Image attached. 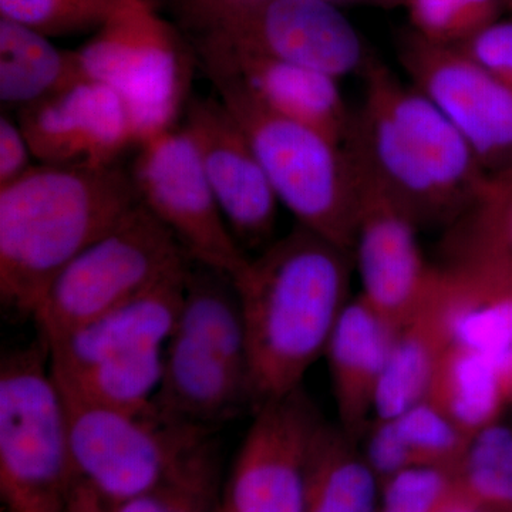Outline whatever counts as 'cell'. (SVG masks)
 I'll return each instance as SVG.
<instances>
[{
	"mask_svg": "<svg viewBox=\"0 0 512 512\" xmlns=\"http://www.w3.org/2000/svg\"><path fill=\"white\" fill-rule=\"evenodd\" d=\"M349 251L298 225L235 279L254 410L302 387L348 305Z\"/></svg>",
	"mask_w": 512,
	"mask_h": 512,
	"instance_id": "cell-1",
	"label": "cell"
},
{
	"mask_svg": "<svg viewBox=\"0 0 512 512\" xmlns=\"http://www.w3.org/2000/svg\"><path fill=\"white\" fill-rule=\"evenodd\" d=\"M140 204L130 170L35 165L0 188V299L32 318L53 279Z\"/></svg>",
	"mask_w": 512,
	"mask_h": 512,
	"instance_id": "cell-2",
	"label": "cell"
},
{
	"mask_svg": "<svg viewBox=\"0 0 512 512\" xmlns=\"http://www.w3.org/2000/svg\"><path fill=\"white\" fill-rule=\"evenodd\" d=\"M202 67L244 131L279 204L301 227L352 252L357 180L346 144L268 109L224 70Z\"/></svg>",
	"mask_w": 512,
	"mask_h": 512,
	"instance_id": "cell-3",
	"label": "cell"
},
{
	"mask_svg": "<svg viewBox=\"0 0 512 512\" xmlns=\"http://www.w3.org/2000/svg\"><path fill=\"white\" fill-rule=\"evenodd\" d=\"M79 480L66 403L39 336L0 362V488L8 511L62 512Z\"/></svg>",
	"mask_w": 512,
	"mask_h": 512,
	"instance_id": "cell-4",
	"label": "cell"
},
{
	"mask_svg": "<svg viewBox=\"0 0 512 512\" xmlns=\"http://www.w3.org/2000/svg\"><path fill=\"white\" fill-rule=\"evenodd\" d=\"M74 57L82 79L110 87L124 101L137 147L177 127L190 101L191 63L147 0H116Z\"/></svg>",
	"mask_w": 512,
	"mask_h": 512,
	"instance_id": "cell-5",
	"label": "cell"
},
{
	"mask_svg": "<svg viewBox=\"0 0 512 512\" xmlns=\"http://www.w3.org/2000/svg\"><path fill=\"white\" fill-rule=\"evenodd\" d=\"M191 261L173 232L138 204L59 272L33 312L47 343L158 284Z\"/></svg>",
	"mask_w": 512,
	"mask_h": 512,
	"instance_id": "cell-6",
	"label": "cell"
},
{
	"mask_svg": "<svg viewBox=\"0 0 512 512\" xmlns=\"http://www.w3.org/2000/svg\"><path fill=\"white\" fill-rule=\"evenodd\" d=\"M63 399L77 476L113 505L156 487L215 433L165 416L154 404L131 413Z\"/></svg>",
	"mask_w": 512,
	"mask_h": 512,
	"instance_id": "cell-7",
	"label": "cell"
},
{
	"mask_svg": "<svg viewBox=\"0 0 512 512\" xmlns=\"http://www.w3.org/2000/svg\"><path fill=\"white\" fill-rule=\"evenodd\" d=\"M205 39L340 79L369 57L350 20L329 0H197Z\"/></svg>",
	"mask_w": 512,
	"mask_h": 512,
	"instance_id": "cell-8",
	"label": "cell"
},
{
	"mask_svg": "<svg viewBox=\"0 0 512 512\" xmlns=\"http://www.w3.org/2000/svg\"><path fill=\"white\" fill-rule=\"evenodd\" d=\"M130 174L141 204L198 264L238 278L249 256L232 235L194 141L175 127L138 146Z\"/></svg>",
	"mask_w": 512,
	"mask_h": 512,
	"instance_id": "cell-9",
	"label": "cell"
},
{
	"mask_svg": "<svg viewBox=\"0 0 512 512\" xmlns=\"http://www.w3.org/2000/svg\"><path fill=\"white\" fill-rule=\"evenodd\" d=\"M323 423L302 387L262 403L232 470L228 512H305L309 461Z\"/></svg>",
	"mask_w": 512,
	"mask_h": 512,
	"instance_id": "cell-10",
	"label": "cell"
},
{
	"mask_svg": "<svg viewBox=\"0 0 512 512\" xmlns=\"http://www.w3.org/2000/svg\"><path fill=\"white\" fill-rule=\"evenodd\" d=\"M410 84L460 131L488 175L512 165V90L456 46L414 32L399 47Z\"/></svg>",
	"mask_w": 512,
	"mask_h": 512,
	"instance_id": "cell-11",
	"label": "cell"
},
{
	"mask_svg": "<svg viewBox=\"0 0 512 512\" xmlns=\"http://www.w3.org/2000/svg\"><path fill=\"white\" fill-rule=\"evenodd\" d=\"M353 165L357 220L352 254L362 279L360 296L393 328L399 329L426 298L436 266L424 259L417 241L416 222L372 178Z\"/></svg>",
	"mask_w": 512,
	"mask_h": 512,
	"instance_id": "cell-12",
	"label": "cell"
},
{
	"mask_svg": "<svg viewBox=\"0 0 512 512\" xmlns=\"http://www.w3.org/2000/svg\"><path fill=\"white\" fill-rule=\"evenodd\" d=\"M194 141L212 192L245 252L271 244L279 201L244 131L215 97L188 101L181 126Z\"/></svg>",
	"mask_w": 512,
	"mask_h": 512,
	"instance_id": "cell-13",
	"label": "cell"
},
{
	"mask_svg": "<svg viewBox=\"0 0 512 512\" xmlns=\"http://www.w3.org/2000/svg\"><path fill=\"white\" fill-rule=\"evenodd\" d=\"M39 164L110 167L131 147L136 131L126 104L104 84L79 79L19 110L16 119Z\"/></svg>",
	"mask_w": 512,
	"mask_h": 512,
	"instance_id": "cell-14",
	"label": "cell"
},
{
	"mask_svg": "<svg viewBox=\"0 0 512 512\" xmlns=\"http://www.w3.org/2000/svg\"><path fill=\"white\" fill-rule=\"evenodd\" d=\"M366 92L373 94L399 126L430 175L453 222L473 204L488 174L473 148L447 117L413 84L403 83L382 63L369 60Z\"/></svg>",
	"mask_w": 512,
	"mask_h": 512,
	"instance_id": "cell-15",
	"label": "cell"
},
{
	"mask_svg": "<svg viewBox=\"0 0 512 512\" xmlns=\"http://www.w3.org/2000/svg\"><path fill=\"white\" fill-rule=\"evenodd\" d=\"M200 56L202 66L231 74L268 109L308 124L339 143L348 141L353 120L336 77L205 37Z\"/></svg>",
	"mask_w": 512,
	"mask_h": 512,
	"instance_id": "cell-16",
	"label": "cell"
},
{
	"mask_svg": "<svg viewBox=\"0 0 512 512\" xmlns=\"http://www.w3.org/2000/svg\"><path fill=\"white\" fill-rule=\"evenodd\" d=\"M191 261L130 301L63 338L46 342L50 370L76 372L116 357L163 349L177 325Z\"/></svg>",
	"mask_w": 512,
	"mask_h": 512,
	"instance_id": "cell-17",
	"label": "cell"
},
{
	"mask_svg": "<svg viewBox=\"0 0 512 512\" xmlns=\"http://www.w3.org/2000/svg\"><path fill=\"white\" fill-rule=\"evenodd\" d=\"M154 407L173 419L217 430L252 407L247 373L217 353L181 336L165 343Z\"/></svg>",
	"mask_w": 512,
	"mask_h": 512,
	"instance_id": "cell-18",
	"label": "cell"
},
{
	"mask_svg": "<svg viewBox=\"0 0 512 512\" xmlns=\"http://www.w3.org/2000/svg\"><path fill=\"white\" fill-rule=\"evenodd\" d=\"M396 332L359 295L348 302L330 336L325 356L339 427L353 440L375 414L377 390Z\"/></svg>",
	"mask_w": 512,
	"mask_h": 512,
	"instance_id": "cell-19",
	"label": "cell"
},
{
	"mask_svg": "<svg viewBox=\"0 0 512 512\" xmlns=\"http://www.w3.org/2000/svg\"><path fill=\"white\" fill-rule=\"evenodd\" d=\"M451 343L497 356L512 349V278L480 266H436Z\"/></svg>",
	"mask_w": 512,
	"mask_h": 512,
	"instance_id": "cell-20",
	"label": "cell"
},
{
	"mask_svg": "<svg viewBox=\"0 0 512 512\" xmlns=\"http://www.w3.org/2000/svg\"><path fill=\"white\" fill-rule=\"evenodd\" d=\"M451 345L436 292V271L426 298L397 329L377 390L375 416L390 420L424 402L441 356Z\"/></svg>",
	"mask_w": 512,
	"mask_h": 512,
	"instance_id": "cell-21",
	"label": "cell"
},
{
	"mask_svg": "<svg viewBox=\"0 0 512 512\" xmlns=\"http://www.w3.org/2000/svg\"><path fill=\"white\" fill-rule=\"evenodd\" d=\"M173 335L217 353L248 376L244 311L228 272L191 261Z\"/></svg>",
	"mask_w": 512,
	"mask_h": 512,
	"instance_id": "cell-22",
	"label": "cell"
},
{
	"mask_svg": "<svg viewBox=\"0 0 512 512\" xmlns=\"http://www.w3.org/2000/svg\"><path fill=\"white\" fill-rule=\"evenodd\" d=\"M82 79L74 52L57 49L49 36L0 18V101L26 109Z\"/></svg>",
	"mask_w": 512,
	"mask_h": 512,
	"instance_id": "cell-23",
	"label": "cell"
},
{
	"mask_svg": "<svg viewBox=\"0 0 512 512\" xmlns=\"http://www.w3.org/2000/svg\"><path fill=\"white\" fill-rule=\"evenodd\" d=\"M424 400L471 437L497 423L507 403L494 357L456 343L441 356Z\"/></svg>",
	"mask_w": 512,
	"mask_h": 512,
	"instance_id": "cell-24",
	"label": "cell"
},
{
	"mask_svg": "<svg viewBox=\"0 0 512 512\" xmlns=\"http://www.w3.org/2000/svg\"><path fill=\"white\" fill-rule=\"evenodd\" d=\"M340 427L323 423L313 443L305 512H375L376 481Z\"/></svg>",
	"mask_w": 512,
	"mask_h": 512,
	"instance_id": "cell-25",
	"label": "cell"
},
{
	"mask_svg": "<svg viewBox=\"0 0 512 512\" xmlns=\"http://www.w3.org/2000/svg\"><path fill=\"white\" fill-rule=\"evenodd\" d=\"M447 251L456 261L512 278V165L488 175L476 200L451 227Z\"/></svg>",
	"mask_w": 512,
	"mask_h": 512,
	"instance_id": "cell-26",
	"label": "cell"
},
{
	"mask_svg": "<svg viewBox=\"0 0 512 512\" xmlns=\"http://www.w3.org/2000/svg\"><path fill=\"white\" fill-rule=\"evenodd\" d=\"M163 353L164 348L147 350L76 372L52 375L66 399L141 413L153 406L163 373Z\"/></svg>",
	"mask_w": 512,
	"mask_h": 512,
	"instance_id": "cell-27",
	"label": "cell"
},
{
	"mask_svg": "<svg viewBox=\"0 0 512 512\" xmlns=\"http://www.w3.org/2000/svg\"><path fill=\"white\" fill-rule=\"evenodd\" d=\"M221 451L214 436L205 440L147 493L113 505L114 512H217Z\"/></svg>",
	"mask_w": 512,
	"mask_h": 512,
	"instance_id": "cell-28",
	"label": "cell"
},
{
	"mask_svg": "<svg viewBox=\"0 0 512 512\" xmlns=\"http://www.w3.org/2000/svg\"><path fill=\"white\" fill-rule=\"evenodd\" d=\"M456 477L471 504L512 512V427L497 421L473 436Z\"/></svg>",
	"mask_w": 512,
	"mask_h": 512,
	"instance_id": "cell-29",
	"label": "cell"
},
{
	"mask_svg": "<svg viewBox=\"0 0 512 512\" xmlns=\"http://www.w3.org/2000/svg\"><path fill=\"white\" fill-rule=\"evenodd\" d=\"M390 421L413 467H439L456 473L473 439L426 400Z\"/></svg>",
	"mask_w": 512,
	"mask_h": 512,
	"instance_id": "cell-30",
	"label": "cell"
},
{
	"mask_svg": "<svg viewBox=\"0 0 512 512\" xmlns=\"http://www.w3.org/2000/svg\"><path fill=\"white\" fill-rule=\"evenodd\" d=\"M406 6L416 35L460 46L500 19L505 0H406Z\"/></svg>",
	"mask_w": 512,
	"mask_h": 512,
	"instance_id": "cell-31",
	"label": "cell"
},
{
	"mask_svg": "<svg viewBox=\"0 0 512 512\" xmlns=\"http://www.w3.org/2000/svg\"><path fill=\"white\" fill-rule=\"evenodd\" d=\"M116 0H0V18L43 35L66 36L99 28Z\"/></svg>",
	"mask_w": 512,
	"mask_h": 512,
	"instance_id": "cell-32",
	"label": "cell"
},
{
	"mask_svg": "<svg viewBox=\"0 0 512 512\" xmlns=\"http://www.w3.org/2000/svg\"><path fill=\"white\" fill-rule=\"evenodd\" d=\"M461 497L453 471L410 467L387 481L383 512H444Z\"/></svg>",
	"mask_w": 512,
	"mask_h": 512,
	"instance_id": "cell-33",
	"label": "cell"
},
{
	"mask_svg": "<svg viewBox=\"0 0 512 512\" xmlns=\"http://www.w3.org/2000/svg\"><path fill=\"white\" fill-rule=\"evenodd\" d=\"M456 47L512 90V19L495 20Z\"/></svg>",
	"mask_w": 512,
	"mask_h": 512,
	"instance_id": "cell-34",
	"label": "cell"
},
{
	"mask_svg": "<svg viewBox=\"0 0 512 512\" xmlns=\"http://www.w3.org/2000/svg\"><path fill=\"white\" fill-rule=\"evenodd\" d=\"M32 150L18 120L0 117V188L8 187L32 170Z\"/></svg>",
	"mask_w": 512,
	"mask_h": 512,
	"instance_id": "cell-35",
	"label": "cell"
},
{
	"mask_svg": "<svg viewBox=\"0 0 512 512\" xmlns=\"http://www.w3.org/2000/svg\"><path fill=\"white\" fill-rule=\"evenodd\" d=\"M367 457L372 470L387 478L413 467L409 453L390 420H377L367 444Z\"/></svg>",
	"mask_w": 512,
	"mask_h": 512,
	"instance_id": "cell-36",
	"label": "cell"
},
{
	"mask_svg": "<svg viewBox=\"0 0 512 512\" xmlns=\"http://www.w3.org/2000/svg\"><path fill=\"white\" fill-rule=\"evenodd\" d=\"M62 512H114V508L92 485L79 478L67 495Z\"/></svg>",
	"mask_w": 512,
	"mask_h": 512,
	"instance_id": "cell-37",
	"label": "cell"
},
{
	"mask_svg": "<svg viewBox=\"0 0 512 512\" xmlns=\"http://www.w3.org/2000/svg\"><path fill=\"white\" fill-rule=\"evenodd\" d=\"M493 357L500 373L505 402H512V349Z\"/></svg>",
	"mask_w": 512,
	"mask_h": 512,
	"instance_id": "cell-38",
	"label": "cell"
},
{
	"mask_svg": "<svg viewBox=\"0 0 512 512\" xmlns=\"http://www.w3.org/2000/svg\"><path fill=\"white\" fill-rule=\"evenodd\" d=\"M444 512H490L484 510V508L477 507V505L471 504L466 498H458L456 503L451 504Z\"/></svg>",
	"mask_w": 512,
	"mask_h": 512,
	"instance_id": "cell-39",
	"label": "cell"
},
{
	"mask_svg": "<svg viewBox=\"0 0 512 512\" xmlns=\"http://www.w3.org/2000/svg\"><path fill=\"white\" fill-rule=\"evenodd\" d=\"M505 6H507V8H510L512 12V0H505Z\"/></svg>",
	"mask_w": 512,
	"mask_h": 512,
	"instance_id": "cell-40",
	"label": "cell"
},
{
	"mask_svg": "<svg viewBox=\"0 0 512 512\" xmlns=\"http://www.w3.org/2000/svg\"><path fill=\"white\" fill-rule=\"evenodd\" d=\"M217 512H228L227 508L224 507V504L220 505Z\"/></svg>",
	"mask_w": 512,
	"mask_h": 512,
	"instance_id": "cell-41",
	"label": "cell"
},
{
	"mask_svg": "<svg viewBox=\"0 0 512 512\" xmlns=\"http://www.w3.org/2000/svg\"><path fill=\"white\" fill-rule=\"evenodd\" d=\"M8 512H20V511H8Z\"/></svg>",
	"mask_w": 512,
	"mask_h": 512,
	"instance_id": "cell-42",
	"label": "cell"
}]
</instances>
